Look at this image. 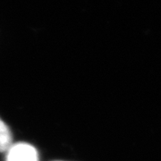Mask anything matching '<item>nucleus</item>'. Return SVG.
Segmentation results:
<instances>
[{
  "instance_id": "1",
  "label": "nucleus",
  "mask_w": 161,
  "mask_h": 161,
  "mask_svg": "<svg viewBox=\"0 0 161 161\" xmlns=\"http://www.w3.org/2000/svg\"><path fill=\"white\" fill-rule=\"evenodd\" d=\"M6 161H39V154L33 146L18 142L13 144L7 150Z\"/></svg>"
},
{
  "instance_id": "2",
  "label": "nucleus",
  "mask_w": 161,
  "mask_h": 161,
  "mask_svg": "<svg viewBox=\"0 0 161 161\" xmlns=\"http://www.w3.org/2000/svg\"><path fill=\"white\" fill-rule=\"evenodd\" d=\"M13 145V136L11 131L0 118V152L7 151Z\"/></svg>"
}]
</instances>
